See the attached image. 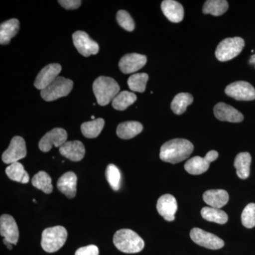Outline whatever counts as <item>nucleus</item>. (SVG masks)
Listing matches in <instances>:
<instances>
[{"instance_id": "obj_1", "label": "nucleus", "mask_w": 255, "mask_h": 255, "mask_svg": "<svg viewBox=\"0 0 255 255\" xmlns=\"http://www.w3.org/2000/svg\"><path fill=\"white\" fill-rule=\"evenodd\" d=\"M193 150L194 145L187 139H172L162 145L159 157L164 162L177 164L187 159Z\"/></svg>"}, {"instance_id": "obj_2", "label": "nucleus", "mask_w": 255, "mask_h": 255, "mask_svg": "<svg viewBox=\"0 0 255 255\" xmlns=\"http://www.w3.org/2000/svg\"><path fill=\"white\" fill-rule=\"evenodd\" d=\"M116 248L128 254L140 253L145 246V243L136 233L130 229L119 230L114 236Z\"/></svg>"}, {"instance_id": "obj_3", "label": "nucleus", "mask_w": 255, "mask_h": 255, "mask_svg": "<svg viewBox=\"0 0 255 255\" xmlns=\"http://www.w3.org/2000/svg\"><path fill=\"white\" fill-rule=\"evenodd\" d=\"M120 91V87L115 80L109 77L101 76L93 83V92L97 103L107 106L114 100Z\"/></svg>"}, {"instance_id": "obj_4", "label": "nucleus", "mask_w": 255, "mask_h": 255, "mask_svg": "<svg viewBox=\"0 0 255 255\" xmlns=\"http://www.w3.org/2000/svg\"><path fill=\"white\" fill-rule=\"evenodd\" d=\"M68 238L66 229L63 226L48 228L42 233L41 247L46 253L59 251L65 245Z\"/></svg>"}, {"instance_id": "obj_5", "label": "nucleus", "mask_w": 255, "mask_h": 255, "mask_svg": "<svg viewBox=\"0 0 255 255\" xmlns=\"http://www.w3.org/2000/svg\"><path fill=\"white\" fill-rule=\"evenodd\" d=\"M244 46L245 41L241 37L225 38L216 48V58L221 62L232 60L241 53Z\"/></svg>"}, {"instance_id": "obj_6", "label": "nucleus", "mask_w": 255, "mask_h": 255, "mask_svg": "<svg viewBox=\"0 0 255 255\" xmlns=\"http://www.w3.org/2000/svg\"><path fill=\"white\" fill-rule=\"evenodd\" d=\"M73 87V82L71 80L58 76L49 86L41 90V96L46 102H52L68 96Z\"/></svg>"}, {"instance_id": "obj_7", "label": "nucleus", "mask_w": 255, "mask_h": 255, "mask_svg": "<svg viewBox=\"0 0 255 255\" xmlns=\"http://www.w3.org/2000/svg\"><path fill=\"white\" fill-rule=\"evenodd\" d=\"M26 142L22 137L15 136L11 139L9 147L4 151L1 159L5 164L17 162L26 156Z\"/></svg>"}, {"instance_id": "obj_8", "label": "nucleus", "mask_w": 255, "mask_h": 255, "mask_svg": "<svg viewBox=\"0 0 255 255\" xmlns=\"http://www.w3.org/2000/svg\"><path fill=\"white\" fill-rule=\"evenodd\" d=\"M190 237L196 244L210 250L221 249L225 245L222 239L200 228H193L190 232Z\"/></svg>"}, {"instance_id": "obj_9", "label": "nucleus", "mask_w": 255, "mask_h": 255, "mask_svg": "<svg viewBox=\"0 0 255 255\" xmlns=\"http://www.w3.org/2000/svg\"><path fill=\"white\" fill-rule=\"evenodd\" d=\"M226 95L238 101L255 100V89L249 82L238 81L228 85L225 90Z\"/></svg>"}, {"instance_id": "obj_10", "label": "nucleus", "mask_w": 255, "mask_h": 255, "mask_svg": "<svg viewBox=\"0 0 255 255\" xmlns=\"http://www.w3.org/2000/svg\"><path fill=\"white\" fill-rule=\"evenodd\" d=\"M73 41L74 46L83 56L89 57L91 55L97 54L100 50L98 43L91 39L86 32H75L73 35Z\"/></svg>"}, {"instance_id": "obj_11", "label": "nucleus", "mask_w": 255, "mask_h": 255, "mask_svg": "<svg viewBox=\"0 0 255 255\" xmlns=\"http://www.w3.org/2000/svg\"><path fill=\"white\" fill-rule=\"evenodd\" d=\"M68 134L66 130L60 128H55L47 132L38 143L40 150L43 152H49L52 147H60L66 142Z\"/></svg>"}, {"instance_id": "obj_12", "label": "nucleus", "mask_w": 255, "mask_h": 255, "mask_svg": "<svg viewBox=\"0 0 255 255\" xmlns=\"http://www.w3.org/2000/svg\"><path fill=\"white\" fill-rule=\"evenodd\" d=\"M61 70V65L59 64L53 63L46 65L37 75L34 86L41 91L44 90L58 78Z\"/></svg>"}, {"instance_id": "obj_13", "label": "nucleus", "mask_w": 255, "mask_h": 255, "mask_svg": "<svg viewBox=\"0 0 255 255\" xmlns=\"http://www.w3.org/2000/svg\"><path fill=\"white\" fill-rule=\"evenodd\" d=\"M0 234L12 245L17 244L19 233L16 221L10 215H1L0 218Z\"/></svg>"}, {"instance_id": "obj_14", "label": "nucleus", "mask_w": 255, "mask_h": 255, "mask_svg": "<svg viewBox=\"0 0 255 255\" xmlns=\"http://www.w3.org/2000/svg\"><path fill=\"white\" fill-rule=\"evenodd\" d=\"M147 63L145 55L138 53H129L122 57L119 61V68L124 74H130L138 71Z\"/></svg>"}, {"instance_id": "obj_15", "label": "nucleus", "mask_w": 255, "mask_h": 255, "mask_svg": "<svg viewBox=\"0 0 255 255\" xmlns=\"http://www.w3.org/2000/svg\"><path fill=\"white\" fill-rule=\"evenodd\" d=\"M178 209L175 198L171 194H164L159 198L157 203V210L159 215L167 221H173L175 219Z\"/></svg>"}, {"instance_id": "obj_16", "label": "nucleus", "mask_w": 255, "mask_h": 255, "mask_svg": "<svg viewBox=\"0 0 255 255\" xmlns=\"http://www.w3.org/2000/svg\"><path fill=\"white\" fill-rule=\"evenodd\" d=\"M215 117L222 122H231V123H240L244 119L243 114L238 112L232 106L227 104H217L214 109Z\"/></svg>"}, {"instance_id": "obj_17", "label": "nucleus", "mask_w": 255, "mask_h": 255, "mask_svg": "<svg viewBox=\"0 0 255 255\" xmlns=\"http://www.w3.org/2000/svg\"><path fill=\"white\" fill-rule=\"evenodd\" d=\"M60 153L73 162H79L84 158L85 148L83 143L79 140L65 142L59 149Z\"/></svg>"}, {"instance_id": "obj_18", "label": "nucleus", "mask_w": 255, "mask_h": 255, "mask_svg": "<svg viewBox=\"0 0 255 255\" xmlns=\"http://www.w3.org/2000/svg\"><path fill=\"white\" fill-rule=\"evenodd\" d=\"M78 177L73 172L63 174L58 179L57 187L60 192L65 194L68 199H73L76 195Z\"/></svg>"}, {"instance_id": "obj_19", "label": "nucleus", "mask_w": 255, "mask_h": 255, "mask_svg": "<svg viewBox=\"0 0 255 255\" xmlns=\"http://www.w3.org/2000/svg\"><path fill=\"white\" fill-rule=\"evenodd\" d=\"M162 12L169 21L179 23L184 18V11L180 3L174 0H164L161 4Z\"/></svg>"}, {"instance_id": "obj_20", "label": "nucleus", "mask_w": 255, "mask_h": 255, "mask_svg": "<svg viewBox=\"0 0 255 255\" xmlns=\"http://www.w3.org/2000/svg\"><path fill=\"white\" fill-rule=\"evenodd\" d=\"M203 199L210 207L220 209L227 204L229 195L227 191L223 189H211L204 193Z\"/></svg>"}, {"instance_id": "obj_21", "label": "nucleus", "mask_w": 255, "mask_h": 255, "mask_svg": "<svg viewBox=\"0 0 255 255\" xmlns=\"http://www.w3.org/2000/svg\"><path fill=\"white\" fill-rule=\"evenodd\" d=\"M19 30V21L16 18H11L1 23L0 26V43L7 45L11 38L17 34Z\"/></svg>"}, {"instance_id": "obj_22", "label": "nucleus", "mask_w": 255, "mask_h": 255, "mask_svg": "<svg viewBox=\"0 0 255 255\" xmlns=\"http://www.w3.org/2000/svg\"><path fill=\"white\" fill-rule=\"evenodd\" d=\"M143 127L137 122H126L119 124L117 129V135L120 138L128 140L136 136L142 131Z\"/></svg>"}, {"instance_id": "obj_23", "label": "nucleus", "mask_w": 255, "mask_h": 255, "mask_svg": "<svg viewBox=\"0 0 255 255\" xmlns=\"http://www.w3.org/2000/svg\"><path fill=\"white\" fill-rule=\"evenodd\" d=\"M251 162L252 157L249 152H241L236 156L234 161V166L240 179H246L249 177Z\"/></svg>"}, {"instance_id": "obj_24", "label": "nucleus", "mask_w": 255, "mask_h": 255, "mask_svg": "<svg viewBox=\"0 0 255 255\" xmlns=\"http://www.w3.org/2000/svg\"><path fill=\"white\" fill-rule=\"evenodd\" d=\"M6 175L11 180L14 182L21 183V184H27L29 182V175L22 164L20 162H14L9 164L5 170Z\"/></svg>"}, {"instance_id": "obj_25", "label": "nucleus", "mask_w": 255, "mask_h": 255, "mask_svg": "<svg viewBox=\"0 0 255 255\" xmlns=\"http://www.w3.org/2000/svg\"><path fill=\"white\" fill-rule=\"evenodd\" d=\"M209 164L205 157L196 156L187 161L184 164V169L192 175H199L206 172L209 168Z\"/></svg>"}, {"instance_id": "obj_26", "label": "nucleus", "mask_w": 255, "mask_h": 255, "mask_svg": "<svg viewBox=\"0 0 255 255\" xmlns=\"http://www.w3.org/2000/svg\"><path fill=\"white\" fill-rule=\"evenodd\" d=\"M194 98L189 93H179L176 95L171 103L172 112L177 115L184 114L187 110L188 106L192 104Z\"/></svg>"}, {"instance_id": "obj_27", "label": "nucleus", "mask_w": 255, "mask_h": 255, "mask_svg": "<svg viewBox=\"0 0 255 255\" xmlns=\"http://www.w3.org/2000/svg\"><path fill=\"white\" fill-rule=\"evenodd\" d=\"M105 124V120L101 118L85 122L81 125L82 133L87 138H95L102 132Z\"/></svg>"}, {"instance_id": "obj_28", "label": "nucleus", "mask_w": 255, "mask_h": 255, "mask_svg": "<svg viewBox=\"0 0 255 255\" xmlns=\"http://www.w3.org/2000/svg\"><path fill=\"white\" fill-rule=\"evenodd\" d=\"M201 215L203 219L210 222L225 224L227 223L228 216L225 211L213 207H204L201 209Z\"/></svg>"}, {"instance_id": "obj_29", "label": "nucleus", "mask_w": 255, "mask_h": 255, "mask_svg": "<svg viewBox=\"0 0 255 255\" xmlns=\"http://www.w3.org/2000/svg\"><path fill=\"white\" fill-rule=\"evenodd\" d=\"M228 9V2L226 0H208L203 7V12L213 16H221Z\"/></svg>"}, {"instance_id": "obj_30", "label": "nucleus", "mask_w": 255, "mask_h": 255, "mask_svg": "<svg viewBox=\"0 0 255 255\" xmlns=\"http://www.w3.org/2000/svg\"><path fill=\"white\" fill-rule=\"evenodd\" d=\"M137 100L136 95L132 92L123 91L112 101V107L116 110L124 111L132 105Z\"/></svg>"}, {"instance_id": "obj_31", "label": "nucleus", "mask_w": 255, "mask_h": 255, "mask_svg": "<svg viewBox=\"0 0 255 255\" xmlns=\"http://www.w3.org/2000/svg\"><path fill=\"white\" fill-rule=\"evenodd\" d=\"M31 182L33 187L40 189L45 194H49L53 191L51 178L44 171H41L35 174L34 177L32 178Z\"/></svg>"}, {"instance_id": "obj_32", "label": "nucleus", "mask_w": 255, "mask_h": 255, "mask_svg": "<svg viewBox=\"0 0 255 255\" xmlns=\"http://www.w3.org/2000/svg\"><path fill=\"white\" fill-rule=\"evenodd\" d=\"M148 75L146 73H136L131 75L128 80V85L132 92H145Z\"/></svg>"}, {"instance_id": "obj_33", "label": "nucleus", "mask_w": 255, "mask_h": 255, "mask_svg": "<svg viewBox=\"0 0 255 255\" xmlns=\"http://www.w3.org/2000/svg\"><path fill=\"white\" fill-rule=\"evenodd\" d=\"M106 178L114 191H119L121 188L122 176L118 167L114 164L107 166L105 172Z\"/></svg>"}, {"instance_id": "obj_34", "label": "nucleus", "mask_w": 255, "mask_h": 255, "mask_svg": "<svg viewBox=\"0 0 255 255\" xmlns=\"http://www.w3.org/2000/svg\"><path fill=\"white\" fill-rule=\"evenodd\" d=\"M243 226L247 228L255 227V204L251 203L246 206L241 215Z\"/></svg>"}, {"instance_id": "obj_35", "label": "nucleus", "mask_w": 255, "mask_h": 255, "mask_svg": "<svg viewBox=\"0 0 255 255\" xmlns=\"http://www.w3.org/2000/svg\"><path fill=\"white\" fill-rule=\"evenodd\" d=\"M119 24L128 31H132L135 28V23L130 15L125 10H120L117 14Z\"/></svg>"}, {"instance_id": "obj_36", "label": "nucleus", "mask_w": 255, "mask_h": 255, "mask_svg": "<svg viewBox=\"0 0 255 255\" xmlns=\"http://www.w3.org/2000/svg\"><path fill=\"white\" fill-rule=\"evenodd\" d=\"M99 254H100V252H99L98 248L94 245L79 248L75 253V255H99Z\"/></svg>"}, {"instance_id": "obj_37", "label": "nucleus", "mask_w": 255, "mask_h": 255, "mask_svg": "<svg viewBox=\"0 0 255 255\" xmlns=\"http://www.w3.org/2000/svg\"><path fill=\"white\" fill-rule=\"evenodd\" d=\"M58 3L66 9H76L80 7L82 1L80 0H60Z\"/></svg>"}, {"instance_id": "obj_38", "label": "nucleus", "mask_w": 255, "mask_h": 255, "mask_svg": "<svg viewBox=\"0 0 255 255\" xmlns=\"http://www.w3.org/2000/svg\"><path fill=\"white\" fill-rule=\"evenodd\" d=\"M204 157H205V159L209 163H211V162H214L216 159H217L218 157H219V153H218L217 151L211 150L206 154Z\"/></svg>"}, {"instance_id": "obj_39", "label": "nucleus", "mask_w": 255, "mask_h": 255, "mask_svg": "<svg viewBox=\"0 0 255 255\" xmlns=\"http://www.w3.org/2000/svg\"><path fill=\"white\" fill-rule=\"evenodd\" d=\"M3 243H4V244L5 246H6L7 247L8 249L12 250V244H11V243H9V242L6 241V240H3Z\"/></svg>"}, {"instance_id": "obj_40", "label": "nucleus", "mask_w": 255, "mask_h": 255, "mask_svg": "<svg viewBox=\"0 0 255 255\" xmlns=\"http://www.w3.org/2000/svg\"><path fill=\"white\" fill-rule=\"evenodd\" d=\"M250 63L255 64V55H253L250 59Z\"/></svg>"}]
</instances>
